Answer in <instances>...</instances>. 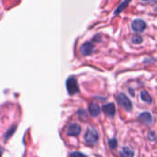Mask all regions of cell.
Returning a JSON list of instances; mask_svg holds the SVG:
<instances>
[{
	"label": "cell",
	"instance_id": "obj_12",
	"mask_svg": "<svg viewBox=\"0 0 157 157\" xmlns=\"http://www.w3.org/2000/svg\"><path fill=\"white\" fill-rule=\"evenodd\" d=\"M132 41L134 43V44H140L143 42V38L139 35H133L132 37Z\"/></svg>",
	"mask_w": 157,
	"mask_h": 157
},
{
	"label": "cell",
	"instance_id": "obj_11",
	"mask_svg": "<svg viewBox=\"0 0 157 157\" xmlns=\"http://www.w3.org/2000/svg\"><path fill=\"white\" fill-rule=\"evenodd\" d=\"M141 98H142L143 101H144V102H146V103H152V101H153L151 96H150L149 93H148L147 91H145V90H143V91L141 92Z\"/></svg>",
	"mask_w": 157,
	"mask_h": 157
},
{
	"label": "cell",
	"instance_id": "obj_3",
	"mask_svg": "<svg viewBox=\"0 0 157 157\" xmlns=\"http://www.w3.org/2000/svg\"><path fill=\"white\" fill-rule=\"evenodd\" d=\"M66 86H67V90H68L69 94H71V95L75 94L79 91L78 85H77L76 79L75 77H70L66 81Z\"/></svg>",
	"mask_w": 157,
	"mask_h": 157
},
{
	"label": "cell",
	"instance_id": "obj_13",
	"mask_svg": "<svg viewBox=\"0 0 157 157\" xmlns=\"http://www.w3.org/2000/svg\"><path fill=\"white\" fill-rule=\"evenodd\" d=\"M129 4H130V2H128V1H125V2H123V3H122V4H121L120 6H119V8L116 10V12H115V15H117V14H118L120 11L123 10V9L125 8V6H128Z\"/></svg>",
	"mask_w": 157,
	"mask_h": 157
},
{
	"label": "cell",
	"instance_id": "obj_9",
	"mask_svg": "<svg viewBox=\"0 0 157 157\" xmlns=\"http://www.w3.org/2000/svg\"><path fill=\"white\" fill-rule=\"evenodd\" d=\"M88 110L92 117H98L100 113V109L98 105H97L96 103H90L88 107Z\"/></svg>",
	"mask_w": 157,
	"mask_h": 157
},
{
	"label": "cell",
	"instance_id": "obj_7",
	"mask_svg": "<svg viewBox=\"0 0 157 157\" xmlns=\"http://www.w3.org/2000/svg\"><path fill=\"white\" fill-rule=\"evenodd\" d=\"M103 111H104V112H105V114H107L109 117H110V118L114 117L115 112H116L114 104L109 103V104L104 105V106H103Z\"/></svg>",
	"mask_w": 157,
	"mask_h": 157
},
{
	"label": "cell",
	"instance_id": "obj_14",
	"mask_svg": "<svg viewBox=\"0 0 157 157\" xmlns=\"http://www.w3.org/2000/svg\"><path fill=\"white\" fill-rule=\"evenodd\" d=\"M109 147H110L111 149H115V148L117 147V145H118L117 140H116V139H111V140H109Z\"/></svg>",
	"mask_w": 157,
	"mask_h": 157
},
{
	"label": "cell",
	"instance_id": "obj_16",
	"mask_svg": "<svg viewBox=\"0 0 157 157\" xmlns=\"http://www.w3.org/2000/svg\"><path fill=\"white\" fill-rule=\"evenodd\" d=\"M70 157H86L85 155L79 153V152H75V153H72L70 155Z\"/></svg>",
	"mask_w": 157,
	"mask_h": 157
},
{
	"label": "cell",
	"instance_id": "obj_2",
	"mask_svg": "<svg viewBox=\"0 0 157 157\" xmlns=\"http://www.w3.org/2000/svg\"><path fill=\"white\" fill-rule=\"evenodd\" d=\"M118 103L121 107H122L124 109L130 111L132 109V104L131 102V100L124 95V94H119L118 98H117Z\"/></svg>",
	"mask_w": 157,
	"mask_h": 157
},
{
	"label": "cell",
	"instance_id": "obj_1",
	"mask_svg": "<svg viewBox=\"0 0 157 157\" xmlns=\"http://www.w3.org/2000/svg\"><path fill=\"white\" fill-rule=\"evenodd\" d=\"M98 140V133L94 129H88L85 134V141L89 145H94Z\"/></svg>",
	"mask_w": 157,
	"mask_h": 157
},
{
	"label": "cell",
	"instance_id": "obj_17",
	"mask_svg": "<svg viewBox=\"0 0 157 157\" xmlns=\"http://www.w3.org/2000/svg\"><path fill=\"white\" fill-rule=\"evenodd\" d=\"M14 130H16V127H13L12 129H10V131L8 132V133H6V138H8L9 136H11V135H12V133H13Z\"/></svg>",
	"mask_w": 157,
	"mask_h": 157
},
{
	"label": "cell",
	"instance_id": "obj_10",
	"mask_svg": "<svg viewBox=\"0 0 157 157\" xmlns=\"http://www.w3.org/2000/svg\"><path fill=\"white\" fill-rule=\"evenodd\" d=\"M121 157H133L134 156V152L128 148V147H123L121 151Z\"/></svg>",
	"mask_w": 157,
	"mask_h": 157
},
{
	"label": "cell",
	"instance_id": "obj_5",
	"mask_svg": "<svg viewBox=\"0 0 157 157\" xmlns=\"http://www.w3.org/2000/svg\"><path fill=\"white\" fill-rule=\"evenodd\" d=\"M81 132V127L75 123H72L67 128V134L71 136H76Z\"/></svg>",
	"mask_w": 157,
	"mask_h": 157
},
{
	"label": "cell",
	"instance_id": "obj_8",
	"mask_svg": "<svg viewBox=\"0 0 157 157\" xmlns=\"http://www.w3.org/2000/svg\"><path fill=\"white\" fill-rule=\"evenodd\" d=\"M139 121L144 124H151L153 121V117L149 112H144L139 116Z\"/></svg>",
	"mask_w": 157,
	"mask_h": 157
},
{
	"label": "cell",
	"instance_id": "obj_15",
	"mask_svg": "<svg viewBox=\"0 0 157 157\" xmlns=\"http://www.w3.org/2000/svg\"><path fill=\"white\" fill-rule=\"evenodd\" d=\"M148 138L151 141H155V140H156V134L154 132H148Z\"/></svg>",
	"mask_w": 157,
	"mask_h": 157
},
{
	"label": "cell",
	"instance_id": "obj_6",
	"mask_svg": "<svg viewBox=\"0 0 157 157\" xmlns=\"http://www.w3.org/2000/svg\"><path fill=\"white\" fill-rule=\"evenodd\" d=\"M93 50H94V45L91 42H86L80 48V52H81V53L83 55H89V54H91Z\"/></svg>",
	"mask_w": 157,
	"mask_h": 157
},
{
	"label": "cell",
	"instance_id": "obj_18",
	"mask_svg": "<svg viewBox=\"0 0 157 157\" xmlns=\"http://www.w3.org/2000/svg\"><path fill=\"white\" fill-rule=\"evenodd\" d=\"M1 154H2V151H1V149H0V157H1Z\"/></svg>",
	"mask_w": 157,
	"mask_h": 157
},
{
	"label": "cell",
	"instance_id": "obj_4",
	"mask_svg": "<svg viewBox=\"0 0 157 157\" xmlns=\"http://www.w3.org/2000/svg\"><path fill=\"white\" fill-rule=\"evenodd\" d=\"M132 28L136 32H142L146 28V23L143 19H134L132 23Z\"/></svg>",
	"mask_w": 157,
	"mask_h": 157
}]
</instances>
